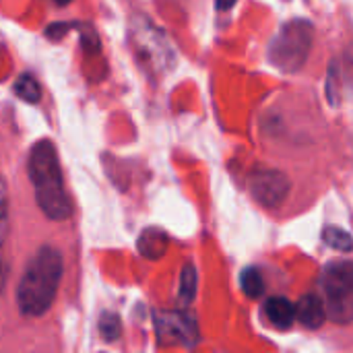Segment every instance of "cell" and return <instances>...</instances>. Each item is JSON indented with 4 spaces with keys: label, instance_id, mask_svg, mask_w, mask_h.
I'll return each instance as SVG.
<instances>
[{
    "label": "cell",
    "instance_id": "cell-1",
    "mask_svg": "<svg viewBox=\"0 0 353 353\" xmlns=\"http://www.w3.org/2000/svg\"><path fill=\"white\" fill-rule=\"evenodd\" d=\"M64 275V256L56 246H41L29 259L17 283V308L27 319H39L54 306Z\"/></svg>",
    "mask_w": 353,
    "mask_h": 353
},
{
    "label": "cell",
    "instance_id": "cell-2",
    "mask_svg": "<svg viewBox=\"0 0 353 353\" xmlns=\"http://www.w3.org/2000/svg\"><path fill=\"white\" fill-rule=\"evenodd\" d=\"M27 174L33 184L35 203L52 221H66L72 215V201L64 186L60 159L52 141L43 139L31 147Z\"/></svg>",
    "mask_w": 353,
    "mask_h": 353
},
{
    "label": "cell",
    "instance_id": "cell-3",
    "mask_svg": "<svg viewBox=\"0 0 353 353\" xmlns=\"http://www.w3.org/2000/svg\"><path fill=\"white\" fill-rule=\"evenodd\" d=\"M314 27L306 19L288 21L269 43V60L281 72H300L310 56Z\"/></svg>",
    "mask_w": 353,
    "mask_h": 353
},
{
    "label": "cell",
    "instance_id": "cell-4",
    "mask_svg": "<svg viewBox=\"0 0 353 353\" xmlns=\"http://www.w3.org/2000/svg\"><path fill=\"white\" fill-rule=\"evenodd\" d=\"M327 319L337 325L353 323V261H329L321 271Z\"/></svg>",
    "mask_w": 353,
    "mask_h": 353
},
{
    "label": "cell",
    "instance_id": "cell-5",
    "mask_svg": "<svg viewBox=\"0 0 353 353\" xmlns=\"http://www.w3.org/2000/svg\"><path fill=\"white\" fill-rule=\"evenodd\" d=\"M155 331L161 345L194 347L201 341L196 319L188 312H155Z\"/></svg>",
    "mask_w": 353,
    "mask_h": 353
},
{
    "label": "cell",
    "instance_id": "cell-6",
    "mask_svg": "<svg viewBox=\"0 0 353 353\" xmlns=\"http://www.w3.org/2000/svg\"><path fill=\"white\" fill-rule=\"evenodd\" d=\"M248 188L259 205H263L265 209H277L288 199L292 184L290 178L279 170L256 168L248 178Z\"/></svg>",
    "mask_w": 353,
    "mask_h": 353
},
{
    "label": "cell",
    "instance_id": "cell-7",
    "mask_svg": "<svg viewBox=\"0 0 353 353\" xmlns=\"http://www.w3.org/2000/svg\"><path fill=\"white\" fill-rule=\"evenodd\" d=\"M296 319L310 331L321 329L327 321V308H325L323 298H319L314 294L304 296L296 306Z\"/></svg>",
    "mask_w": 353,
    "mask_h": 353
},
{
    "label": "cell",
    "instance_id": "cell-8",
    "mask_svg": "<svg viewBox=\"0 0 353 353\" xmlns=\"http://www.w3.org/2000/svg\"><path fill=\"white\" fill-rule=\"evenodd\" d=\"M265 316L279 331L292 329L294 323L298 321L296 319V306L283 296H275V298H269L265 302Z\"/></svg>",
    "mask_w": 353,
    "mask_h": 353
},
{
    "label": "cell",
    "instance_id": "cell-9",
    "mask_svg": "<svg viewBox=\"0 0 353 353\" xmlns=\"http://www.w3.org/2000/svg\"><path fill=\"white\" fill-rule=\"evenodd\" d=\"M139 246H141V252H143L147 259H159V256L165 252V248H168V238H165V234L159 232V230H147V232L143 234Z\"/></svg>",
    "mask_w": 353,
    "mask_h": 353
},
{
    "label": "cell",
    "instance_id": "cell-10",
    "mask_svg": "<svg viewBox=\"0 0 353 353\" xmlns=\"http://www.w3.org/2000/svg\"><path fill=\"white\" fill-rule=\"evenodd\" d=\"M240 285H242V292L250 298V300H256V298H263L265 296V279L261 275V271L256 267H246L242 273H240Z\"/></svg>",
    "mask_w": 353,
    "mask_h": 353
},
{
    "label": "cell",
    "instance_id": "cell-11",
    "mask_svg": "<svg viewBox=\"0 0 353 353\" xmlns=\"http://www.w3.org/2000/svg\"><path fill=\"white\" fill-rule=\"evenodd\" d=\"M196 288H199V273L194 269V265H184L182 267V275H180V302L184 306H188L194 296H196Z\"/></svg>",
    "mask_w": 353,
    "mask_h": 353
},
{
    "label": "cell",
    "instance_id": "cell-12",
    "mask_svg": "<svg viewBox=\"0 0 353 353\" xmlns=\"http://www.w3.org/2000/svg\"><path fill=\"white\" fill-rule=\"evenodd\" d=\"M14 93L27 101V103H37L39 97H41V89H39V83L31 77V74H21L14 83Z\"/></svg>",
    "mask_w": 353,
    "mask_h": 353
},
{
    "label": "cell",
    "instance_id": "cell-13",
    "mask_svg": "<svg viewBox=\"0 0 353 353\" xmlns=\"http://www.w3.org/2000/svg\"><path fill=\"white\" fill-rule=\"evenodd\" d=\"M323 240H325V244H329L335 250H341V252L353 250V238L345 230H341V228H333V225L325 228Z\"/></svg>",
    "mask_w": 353,
    "mask_h": 353
},
{
    "label": "cell",
    "instance_id": "cell-14",
    "mask_svg": "<svg viewBox=\"0 0 353 353\" xmlns=\"http://www.w3.org/2000/svg\"><path fill=\"white\" fill-rule=\"evenodd\" d=\"M10 219H8V188L4 178H0V248L4 246V240L8 236Z\"/></svg>",
    "mask_w": 353,
    "mask_h": 353
},
{
    "label": "cell",
    "instance_id": "cell-15",
    "mask_svg": "<svg viewBox=\"0 0 353 353\" xmlns=\"http://www.w3.org/2000/svg\"><path fill=\"white\" fill-rule=\"evenodd\" d=\"M99 331H101V337L105 341H114L120 337V319L112 312H105L101 319H99Z\"/></svg>",
    "mask_w": 353,
    "mask_h": 353
},
{
    "label": "cell",
    "instance_id": "cell-16",
    "mask_svg": "<svg viewBox=\"0 0 353 353\" xmlns=\"http://www.w3.org/2000/svg\"><path fill=\"white\" fill-rule=\"evenodd\" d=\"M337 70L343 74V81H345V85L353 89V46H350V48L343 52L341 66H337Z\"/></svg>",
    "mask_w": 353,
    "mask_h": 353
},
{
    "label": "cell",
    "instance_id": "cell-17",
    "mask_svg": "<svg viewBox=\"0 0 353 353\" xmlns=\"http://www.w3.org/2000/svg\"><path fill=\"white\" fill-rule=\"evenodd\" d=\"M6 273H8V269H6V263H4V259L0 256V294H2V290H4V283H6Z\"/></svg>",
    "mask_w": 353,
    "mask_h": 353
},
{
    "label": "cell",
    "instance_id": "cell-18",
    "mask_svg": "<svg viewBox=\"0 0 353 353\" xmlns=\"http://www.w3.org/2000/svg\"><path fill=\"white\" fill-rule=\"evenodd\" d=\"M217 8H219V10H228V8H234V2H217Z\"/></svg>",
    "mask_w": 353,
    "mask_h": 353
}]
</instances>
